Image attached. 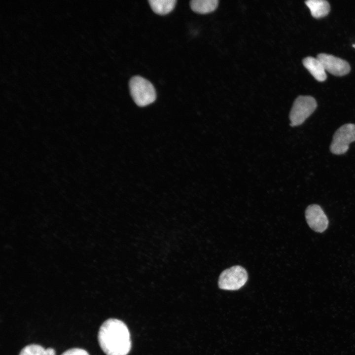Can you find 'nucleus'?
<instances>
[{
  "mask_svg": "<svg viewBox=\"0 0 355 355\" xmlns=\"http://www.w3.org/2000/svg\"><path fill=\"white\" fill-rule=\"evenodd\" d=\"M98 338L101 348L106 355H127L131 350L129 329L119 320L109 319L104 321Z\"/></svg>",
  "mask_w": 355,
  "mask_h": 355,
  "instance_id": "obj_1",
  "label": "nucleus"
},
{
  "mask_svg": "<svg viewBox=\"0 0 355 355\" xmlns=\"http://www.w3.org/2000/svg\"><path fill=\"white\" fill-rule=\"evenodd\" d=\"M131 95L135 103L140 106H144L153 103L156 94L152 84L140 76L132 77L129 81Z\"/></svg>",
  "mask_w": 355,
  "mask_h": 355,
  "instance_id": "obj_2",
  "label": "nucleus"
},
{
  "mask_svg": "<svg viewBox=\"0 0 355 355\" xmlns=\"http://www.w3.org/2000/svg\"><path fill=\"white\" fill-rule=\"evenodd\" d=\"M316 100L310 96H299L294 101L289 113L291 127L301 125L315 110Z\"/></svg>",
  "mask_w": 355,
  "mask_h": 355,
  "instance_id": "obj_3",
  "label": "nucleus"
},
{
  "mask_svg": "<svg viewBox=\"0 0 355 355\" xmlns=\"http://www.w3.org/2000/svg\"><path fill=\"white\" fill-rule=\"evenodd\" d=\"M248 279L247 271L236 265L224 270L220 275L218 284L221 289L236 290L243 286Z\"/></svg>",
  "mask_w": 355,
  "mask_h": 355,
  "instance_id": "obj_4",
  "label": "nucleus"
},
{
  "mask_svg": "<svg viewBox=\"0 0 355 355\" xmlns=\"http://www.w3.org/2000/svg\"><path fill=\"white\" fill-rule=\"evenodd\" d=\"M355 141V124H345L338 128L334 134L330 150L334 154L341 155L346 153L349 144Z\"/></svg>",
  "mask_w": 355,
  "mask_h": 355,
  "instance_id": "obj_5",
  "label": "nucleus"
},
{
  "mask_svg": "<svg viewBox=\"0 0 355 355\" xmlns=\"http://www.w3.org/2000/svg\"><path fill=\"white\" fill-rule=\"evenodd\" d=\"M305 217L310 227L317 232H323L328 227V218L318 205H309L306 210Z\"/></svg>",
  "mask_w": 355,
  "mask_h": 355,
  "instance_id": "obj_6",
  "label": "nucleus"
},
{
  "mask_svg": "<svg viewBox=\"0 0 355 355\" xmlns=\"http://www.w3.org/2000/svg\"><path fill=\"white\" fill-rule=\"evenodd\" d=\"M318 59L322 63L325 71L336 76H343L350 71L349 63L344 60L332 55L320 53Z\"/></svg>",
  "mask_w": 355,
  "mask_h": 355,
  "instance_id": "obj_7",
  "label": "nucleus"
},
{
  "mask_svg": "<svg viewBox=\"0 0 355 355\" xmlns=\"http://www.w3.org/2000/svg\"><path fill=\"white\" fill-rule=\"evenodd\" d=\"M303 64L318 81H323L326 79L325 70L321 62L317 58L306 57L303 60Z\"/></svg>",
  "mask_w": 355,
  "mask_h": 355,
  "instance_id": "obj_8",
  "label": "nucleus"
},
{
  "mask_svg": "<svg viewBox=\"0 0 355 355\" xmlns=\"http://www.w3.org/2000/svg\"><path fill=\"white\" fill-rule=\"evenodd\" d=\"M305 2L316 18L325 16L330 11V5L325 0H307Z\"/></svg>",
  "mask_w": 355,
  "mask_h": 355,
  "instance_id": "obj_9",
  "label": "nucleus"
},
{
  "mask_svg": "<svg viewBox=\"0 0 355 355\" xmlns=\"http://www.w3.org/2000/svg\"><path fill=\"white\" fill-rule=\"evenodd\" d=\"M218 2L217 0H192L190 1V5L194 12L205 14L214 10Z\"/></svg>",
  "mask_w": 355,
  "mask_h": 355,
  "instance_id": "obj_10",
  "label": "nucleus"
},
{
  "mask_svg": "<svg viewBox=\"0 0 355 355\" xmlns=\"http://www.w3.org/2000/svg\"><path fill=\"white\" fill-rule=\"evenodd\" d=\"M150 6L152 10L160 15L166 14L174 8L176 0H149Z\"/></svg>",
  "mask_w": 355,
  "mask_h": 355,
  "instance_id": "obj_11",
  "label": "nucleus"
},
{
  "mask_svg": "<svg viewBox=\"0 0 355 355\" xmlns=\"http://www.w3.org/2000/svg\"><path fill=\"white\" fill-rule=\"evenodd\" d=\"M19 355H56V353L51 348L45 349L37 344H30L24 347Z\"/></svg>",
  "mask_w": 355,
  "mask_h": 355,
  "instance_id": "obj_12",
  "label": "nucleus"
},
{
  "mask_svg": "<svg viewBox=\"0 0 355 355\" xmlns=\"http://www.w3.org/2000/svg\"><path fill=\"white\" fill-rule=\"evenodd\" d=\"M61 355H90L89 353L85 350L81 348H73L70 349Z\"/></svg>",
  "mask_w": 355,
  "mask_h": 355,
  "instance_id": "obj_13",
  "label": "nucleus"
},
{
  "mask_svg": "<svg viewBox=\"0 0 355 355\" xmlns=\"http://www.w3.org/2000/svg\"><path fill=\"white\" fill-rule=\"evenodd\" d=\"M353 46L355 48V44L353 45Z\"/></svg>",
  "mask_w": 355,
  "mask_h": 355,
  "instance_id": "obj_14",
  "label": "nucleus"
}]
</instances>
